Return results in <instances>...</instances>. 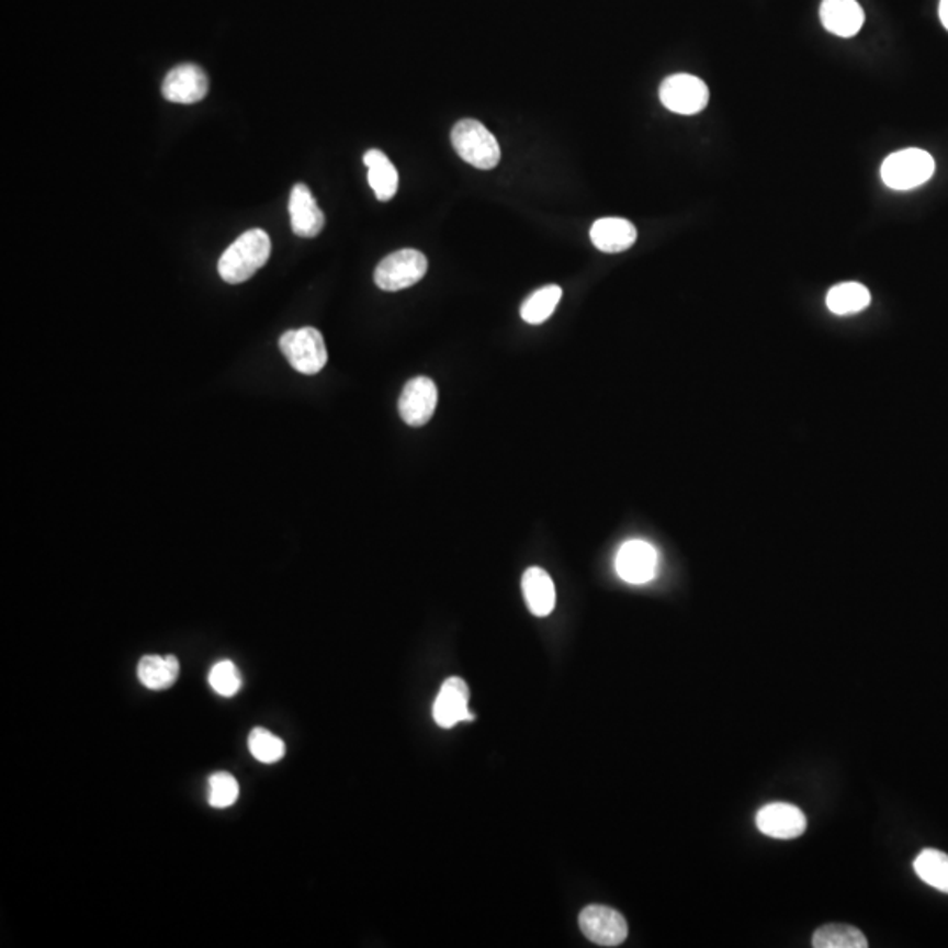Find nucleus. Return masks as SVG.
I'll use <instances>...</instances> for the list:
<instances>
[{
    "mask_svg": "<svg viewBox=\"0 0 948 948\" xmlns=\"http://www.w3.org/2000/svg\"><path fill=\"white\" fill-rule=\"evenodd\" d=\"M271 255V239L260 228H251L237 237L218 260L219 276L227 283H242L266 266Z\"/></svg>",
    "mask_w": 948,
    "mask_h": 948,
    "instance_id": "1",
    "label": "nucleus"
},
{
    "mask_svg": "<svg viewBox=\"0 0 948 948\" xmlns=\"http://www.w3.org/2000/svg\"><path fill=\"white\" fill-rule=\"evenodd\" d=\"M452 145L464 162L482 171L494 169L499 163V143L478 120L465 119L456 123L452 131Z\"/></svg>",
    "mask_w": 948,
    "mask_h": 948,
    "instance_id": "2",
    "label": "nucleus"
},
{
    "mask_svg": "<svg viewBox=\"0 0 948 948\" xmlns=\"http://www.w3.org/2000/svg\"><path fill=\"white\" fill-rule=\"evenodd\" d=\"M935 158L924 149L906 148L889 155L880 174L889 189L906 192L927 183L935 174Z\"/></svg>",
    "mask_w": 948,
    "mask_h": 948,
    "instance_id": "3",
    "label": "nucleus"
},
{
    "mask_svg": "<svg viewBox=\"0 0 948 948\" xmlns=\"http://www.w3.org/2000/svg\"><path fill=\"white\" fill-rule=\"evenodd\" d=\"M280 348L290 365L298 373L307 374V376L320 373L327 364V359H329L324 336H321L320 330L313 329V327L286 330L281 336Z\"/></svg>",
    "mask_w": 948,
    "mask_h": 948,
    "instance_id": "4",
    "label": "nucleus"
},
{
    "mask_svg": "<svg viewBox=\"0 0 948 948\" xmlns=\"http://www.w3.org/2000/svg\"><path fill=\"white\" fill-rule=\"evenodd\" d=\"M426 255L406 248V250L394 251L377 263L374 283L385 292H397L417 285L418 281L426 276Z\"/></svg>",
    "mask_w": 948,
    "mask_h": 948,
    "instance_id": "5",
    "label": "nucleus"
},
{
    "mask_svg": "<svg viewBox=\"0 0 948 948\" xmlns=\"http://www.w3.org/2000/svg\"><path fill=\"white\" fill-rule=\"evenodd\" d=\"M658 97L666 110L676 114L701 113L710 101V90L702 79L690 75H675L664 79Z\"/></svg>",
    "mask_w": 948,
    "mask_h": 948,
    "instance_id": "6",
    "label": "nucleus"
},
{
    "mask_svg": "<svg viewBox=\"0 0 948 948\" xmlns=\"http://www.w3.org/2000/svg\"><path fill=\"white\" fill-rule=\"evenodd\" d=\"M579 929L592 944L619 947L629 935L628 922L617 910L592 904L579 913Z\"/></svg>",
    "mask_w": 948,
    "mask_h": 948,
    "instance_id": "7",
    "label": "nucleus"
},
{
    "mask_svg": "<svg viewBox=\"0 0 948 948\" xmlns=\"http://www.w3.org/2000/svg\"><path fill=\"white\" fill-rule=\"evenodd\" d=\"M438 404L436 383L426 376H417L404 385L399 397V413L408 426L421 427L435 415Z\"/></svg>",
    "mask_w": 948,
    "mask_h": 948,
    "instance_id": "8",
    "label": "nucleus"
},
{
    "mask_svg": "<svg viewBox=\"0 0 948 948\" xmlns=\"http://www.w3.org/2000/svg\"><path fill=\"white\" fill-rule=\"evenodd\" d=\"M657 550L646 541H628L617 553L614 567L628 584H646L657 573Z\"/></svg>",
    "mask_w": 948,
    "mask_h": 948,
    "instance_id": "9",
    "label": "nucleus"
},
{
    "mask_svg": "<svg viewBox=\"0 0 948 948\" xmlns=\"http://www.w3.org/2000/svg\"><path fill=\"white\" fill-rule=\"evenodd\" d=\"M755 824L769 838L794 839L806 830V816L794 804L771 803L760 808Z\"/></svg>",
    "mask_w": 948,
    "mask_h": 948,
    "instance_id": "10",
    "label": "nucleus"
},
{
    "mask_svg": "<svg viewBox=\"0 0 948 948\" xmlns=\"http://www.w3.org/2000/svg\"><path fill=\"white\" fill-rule=\"evenodd\" d=\"M207 76L195 64H183L166 76L162 84V95L174 104H195L207 95Z\"/></svg>",
    "mask_w": 948,
    "mask_h": 948,
    "instance_id": "11",
    "label": "nucleus"
},
{
    "mask_svg": "<svg viewBox=\"0 0 948 948\" xmlns=\"http://www.w3.org/2000/svg\"><path fill=\"white\" fill-rule=\"evenodd\" d=\"M470 701V689L462 678H448L439 690L435 702V720L439 727L450 729L464 720H474L467 710Z\"/></svg>",
    "mask_w": 948,
    "mask_h": 948,
    "instance_id": "12",
    "label": "nucleus"
},
{
    "mask_svg": "<svg viewBox=\"0 0 948 948\" xmlns=\"http://www.w3.org/2000/svg\"><path fill=\"white\" fill-rule=\"evenodd\" d=\"M290 224L295 236L315 237L324 228L325 216L306 184H295L290 193Z\"/></svg>",
    "mask_w": 948,
    "mask_h": 948,
    "instance_id": "13",
    "label": "nucleus"
},
{
    "mask_svg": "<svg viewBox=\"0 0 948 948\" xmlns=\"http://www.w3.org/2000/svg\"><path fill=\"white\" fill-rule=\"evenodd\" d=\"M821 20L831 34L851 37L865 23V11L856 0H822Z\"/></svg>",
    "mask_w": 948,
    "mask_h": 948,
    "instance_id": "14",
    "label": "nucleus"
},
{
    "mask_svg": "<svg viewBox=\"0 0 948 948\" xmlns=\"http://www.w3.org/2000/svg\"><path fill=\"white\" fill-rule=\"evenodd\" d=\"M636 227L623 218H601L590 228V239L597 250L620 253L636 242Z\"/></svg>",
    "mask_w": 948,
    "mask_h": 948,
    "instance_id": "15",
    "label": "nucleus"
},
{
    "mask_svg": "<svg viewBox=\"0 0 948 948\" xmlns=\"http://www.w3.org/2000/svg\"><path fill=\"white\" fill-rule=\"evenodd\" d=\"M527 608L535 617H549L555 608V585L546 571L529 567L522 576Z\"/></svg>",
    "mask_w": 948,
    "mask_h": 948,
    "instance_id": "16",
    "label": "nucleus"
},
{
    "mask_svg": "<svg viewBox=\"0 0 948 948\" xmlns=\"http://www.w3.org/2000/svg\"><path fill=\"white\" fill-rule=\"evenodd\" d=\"M180 676V661L174 655H145L137 664V678L149 690L171 689Z\"/></svg>",
    "mask_w": 948,
    "mask_h": 948,
    "instance_id": "17",
    "label": "nucleus"
},
{
    "mask_svg": "<svg viewBox=\"0 0 948 948\" xmlns=\"http://www.w3.org/2000/svg\"><path fill=\"white\" fill-rule=\"evenodd\" d=\"M364 163L369 169V184L374 190L377 201H391L399 187V174L394 163L376 148L365 151Z\"/></svg>",
    "mask_w": 948,
    "mask_h": 948,
    "instance_id": "18",
    "label": "nucleus"
},
{
    "mask_svg": "<svg viewBox=\"0 0 948 948\" xmlns=\"http://www.w3.org/2000/svg\"><path fill=\"white\" fill-rule=\"evenodd\" d=\"M869 303H871L869 290L860 283H854V281L833 286L825 297V304L830 307V312L839 316L862 312L869 306Z\"/></svg>",
    "mask_w": 948,
    "mask_h": 948,
    "instance_id": "19",
    "label": "nucleus"
},
{
    "mask_svg": "<svg viewBox=\"0 0 948 948\" xmlns=\"http://www.w3.org/2000/svg\"><path fill=\"white\" fill-rule=\"evenodd\" d=\"M913 868L922 882L948 894V856L945 851L935 848L922 850L913 862Z\"/></svg>",
    "mask_w": 948,
    "mask_h": 948,
    "instance_id": "20",
    "label": "nucleus"
},
{
    "mask_svg": "<svg viewBox=\"0 0 948 948\" xmlns=\"http://www.w3.org/2000/svg\"><path fill=\"white\" fill-rule=\"evenodd\" d=\"M812 945L815 948H866L868 939L857 927L830 924L815 930Z\"/></svg>",
    "mask_w": 948,
    "mask_h": 948,
    "instance_id": "21",
    "label": "nucleus"
},
{
    "mask_svg": "<svg viewBox=\"0 0 948 948\" xmlns=\"http://www.w3.org/2000/svg\"><path fill=\"white\" fill-rule=\"evenodd\" d=\"M562 297V289L558 285H546L543 289L535 290L531 297L526 298V303L520 307V315L523 321L531 325H540L549 320L550 316L555 312L558 301Z\"/></svg>",
    "mask_w": 948,
    "mask_h": 948,
    "instance_id": "22",
    "label": "nucleus"
},
{
    "mask_svg": "<svg viewBox=\"0 0 948 948\" xmlns=\"http://www.w3.org/2000/svg\"><path fill=\"white\" fill-rule=\"evenodd\" d=\"M248 751L255 759L263 764H274L283 759L285 743L276 734L263 727H255L248 736Z\"/></svg>",
    "mask_w": 948,
    "mask_h": 948,
    "instance_id": "23",
    "label": "nucleus"
},
{
    "mask_svg": "<svg viewBox=\"0 0 948 948\" xmlns=\"http://www.w3.org/2000/svg\"><path fill=\"white\" fill-rule=\"evenodd\" d=\"M211 689L222 698H233L242 687V676L233 661H218L207 675Z\"/></svg>",
    "mask_w": 948,
    "mask_h": 948,
    "instance_id": "24",
    "label": "nucleus"
},
{
    "mask_svg": "<svg viewBox=\"0 0 948 948\" xmlns=\"http://www.w3.org/2000/svg\"><path fill=\"white\" fill-rule=\"evenodd\" d=\"M237 795H239V783L230 772L219 771L211 775L210 794H207L211 806L219 808V810L233 806Z\"/></svg>",
    "mask_w": 948,
    "mask_h": 948,
    "instance_id": "25",
    "label": "nucleus"
},
{
    "mask_svg": "<svg viewBox=\"0 0 948 948\" xmlns=\"http://www.w3.org/2000/svg\"><path fill=\"white\" fill-rule=\"evenodd\" d=\"M939 20L948 31V0H939Z\"/></svg>",
    "mask_w": 948,
    "mask_h": 948,
    "instance_id": "26",
    "label": "nucleus"
}]
</instances>
